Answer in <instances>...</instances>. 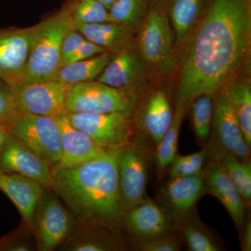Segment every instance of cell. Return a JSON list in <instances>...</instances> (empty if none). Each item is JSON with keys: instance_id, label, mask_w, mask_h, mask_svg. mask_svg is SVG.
<instances>
[{"instance_id": "6da1fadb", "label": "cell", "mask_w": 251, "mask_h": 251, "mask_svg": "<svg viewBox=\"0 0 251 251\" xmlns=\"http://www.w3.org/2000/svg\"><path fill=\"white\" fill-rule=\"evenodd\" d=\"M188 40L176 100L215 94L237 77L250 53L251 0H206Z\"/></svg>"}, {"instance_id": "7a4b0ae2", "label": "cell", "mask_w": 251, "mask_h": 251, "mask_svg": "<svg viewBox=\"0 0 251 251\" xmlns=\"http://www.w3.org/2000/svg\"><path fill=\"white\" fill-rule=\"evenodd\" d=\"M120 150L53 173L52 190L79 226L118 232L125 211L119 184Z\"/></svg>"}, {"instance_id": "3957f363", "label": "cell", "mask_w": 251, "mask_h": 251, "mask_svg": "<svg viewBox=\"0 0 251 251\" xmlns=\"http://www.w3.org/2000/svg\"><path fill=\"white\" fill-rule=\"evenodd\" d=\"M74 23L67 4L31 27L30 45L22 83L56 80L64 34Z\"/></svg>"}, {"instance_id": "277c9868", "label": "cell", "mask_w": 251, "mask_h": 251, "mask_svg": "<svg viewBox=\"0 0 251 251\" xmlns=\"http://www.w3.org/2000/svg\"><path fill=\"white\" fill-rule=\"evenodd\" d=\"M141 94L114 88L97 80L77 84L67 90L64 112L134 114L141 100Z\"/></svg>"}, {"instance_id": "5b68a950", "label": "cell", "mask_w": 251, "mask_h": 251, "mask_svg": "<svg viewBox=\"0 0 251 251\" xmlns=\"http://www.w3.org/2000/svg\"><path fill=\"white\" fill-rule=\"evenodd\" d=\"M77 225L72 213L53 191L46 190L36 208L31 229L37 251L57 249L71 237Z\"/></svg>"}, {"instance_id": "8992f818", "label": "cell", "mask_w": 251, "mask_h": 251, "mask_svg": "<svg viewBox=\"0 0 251 251\" xmlns=\"http://www.w3.org/2000/svg\"><path fill=\"white\" fill-rule=\"evenodd\" d=\"M216 93L211 125L212 137L206 148L208 155L211 160L217 161L226 156L242 161L250 159L251 148L246 142L224 87Z\"/></svg>"}, {"instance_id": "52a82bcc", "label": "cell", "mask_w": 251, "mask_h": 251, "mask_svg": "<svg viewBox=\"0 0 251 251\" xmlns=\"http://www.w3.org/2000/svg\"><path fill=\"white\" fill-rule=\"evenodd\" d=\"M66 113L74 127L84 132L104 150H122L130 143L134 135V114L121 112Z\"/></svg>"}, {"instance_id": "ba28073f", "label": "cell", "mask_w": 251, "mask_h": 251, "mask_svg": "<svg viewBox=\"0 0 251 251\" xmlns=\"http://www.w3.org/2000/svg\"><path fill=\"white\" fill-rule=\"evenodd\" d=\"M173 33L164 9L151 6L138 30L137 50L146 66L159 74L172 67Z\"/></svg>"}, {"instance_id": "9c48e42d", "label": "cell", "mask_w": 251, "mask_h": 251, "mask_svg": "<svg viewBox=\"0 0 251 251\" xmlns=\"http://www.w3.org/2000/svg\"><path fill=\"white\" fill-rule=\"evenodd\" d=\"M147 143L140 135H133L130 143L119 153V184L125 212L147 196L150 159Z\"/></svg>"}, {"instance_id": "30bf717a", "label": "cell", "mask_w": 251, "mask_h": 251, "mask_svg": "<svg viewBox=\"0 0 251 251\" xmlns=\"http://www.w3.org/2000/svg\"><path fill=\"white\" fill-rule=\"evenodd\" d=\"M10 135L32 150L52 167L62 157L60 129L55 118L23 115L7 126Z\"/></svg>"}, {"instance_id": "8fae6325", "label": "cell", "mask_w": 251, "mask_h": 251, "mask_svg": "<svg viewBox=\"0 0 251 251\" xmlns=\"http://www.w3.org/2000/svg\"><path fill=\"white\" fill-rule=\"evenodd\" d=\"M18 115L54 117L64 112L69 86L57 80L11 86Z\"/></svg>"}, {"instance_id": "7c38bea8", "label": "cell", "mask_w": 251, "mask_h": 251, "mask_svg": "<svg viewBox=\"0 0 251 251\" xmlns=\"http://www.w3.org/2000/svg\"><path fill=\"white\" fill-rule=\"evenodd\" d=\"M173 219L166 209L146 196L126 211L122 229L135 242L171 233Z\"/></svg>"}, {"instance_id": "4fadbf2b", "label": "cell", "mask_w": 251, "mask_h": 251, "mask_svg": "<svg viewBox=\"0 0 251 251\" xmlns=\"http://www.w3.org/2000/svg\"><path fill=\"white\" fill-rule=\"evenodd\" d=\"M0 169L23 175L52 189L53 167L10 135L0 150Z\"/></svg>"}, {"instance_id": "5bb4252c", "label": "cell", "mask_w": 251, "mask_h": 251, "mask_svg": "<svg viewBox=\"0 0 251 251\" xmlns=\"http://www.w3.org/2000/svg\"><path fill=\"white\" fill-rule=\"evenodd\" d=\"M30 38L31 27L0 30V78L10 86L23 82Z\"/></svg>"}, {"instance_id": "9a60e30c", "label": "cell", "mask_w": 251, "mask_h": 251, "mask_svg": "<svg viewBox=\"0 0 251 251\" xmlns=\"http://www.w3.org/2000/svg\"><path fill=\"white\" fill-rule=\"evenodd\" d=\"M146 76V64L132 45L115 54L96 80L114 88L142 93Z\"/></svg>"}, {"instance_id": "2e32d148", "label": "cell", "mask_w": 251, "mask_h": 251, "mask_svg": "<svg viewBox=\"0 0 251 251\" xmlns=\"http://www.w3.org/2000/svg\"><path fill=\"white\" fill-rule=\"evenodd\" d=\"M174 113L168 94L157 90L146 99L143 105H138L133 115L134 130L139 135L158 145L171 126Z\"/></svg>"}, {"instance_id": "e0dca14e", "label": "cell", "mask_w": 251, "mask_h": 251, "mask_svg": "<svg viewBox=\"0 0 251 251\" xmlns=\"http://www.w3.org/2000/svg\"><path fill=\"white\" fill-rule=\"evenodd\" d=\"M54 118L60 129L62 153L60 161L53 168V173L92 161L108 151L97 145L84 132L74 127L65 112Z\"/></svg>"}, {"instance_id": "ac0fdd59", "label": "cell", "mask_w": 251, "mask_h": 251, "mask_svg": "<svg viewBox=\"0 0 251 251\" xmlns=\"http://www.w3.org/2000/svg\"><path fill=\"white\" fill-rule=\"evenodd\" d=\"M46 190L35 180L0 169V191L14 203L22 217L23 226L31 232L36 208Z\"/></svg>"}, {"instance_id": "d6986e66", "label": "cell", "mask_w": 251, "mask_h": 251, "mask_svg": "<svg viewBox=\"0 0 251 251\" xmlns=\"http://www.w3.org/2000/svg\"><path fill=\"white\" fill-rule=\"evenodd\" d=\"M204 189V171L192 176L171 177L162 191L166 211L174 221L189 215Z\"/></svg>"}, {"instance_id": "ffe728a7", "label": "cell", "mask_w": 251, "mask_h": 251, "mask_svg": "<svg viewBox=\"0 0 251 251\" xmlns=\"http://www.w3.org/2000/svg\"><path fill=\"white\" fill-rule=\"evenodd\" d=\"M204 175L205 188L224 204L237 227H242L247 206L219 162L211 160Z\"/></svg>"}, {"instance_id": "44dd1931", "label": "cell", "mask_w": 251, "mask_h": 251, "mask_svg": "<svg viewBox=\"0 0 251 251\" xmlns=\"http://www.w3.org/2000/svg\"><path fill=\"white\" fill-rule=\"evenodd\" d=\"M75 27L86 39L113 53L133 45L135 34L129 28L115 22L75 25Z\"/></svg>"}, {"instance_id": "7402d4cb", "label": "cell", "mask_w": 251, "mask_h": 251, "mask_svg": "<svg viewBox=\"0 0 251 251\" xmlns=\"http://www.w3.org/2000/svg\"><path fill=\"white\" fill-rule=\"evenodd\" d=\"M117 232L100 227L77 225L74 233L59 247L69 251H110L125 247L115 236Z\"/></svg>"}, {"instance_id": "603a6c76", "label": "cell", "mask_w": 251, "mask_h": 251, "mask_svg": "<svg viewBox=\"0 0 251 251\" xmlns=\"http://www.w3.org/2000/svg\"><path fill=\"white\" fill-rule=\"evenodd\" d=\"M115 54L107 51L90 58L65 64L59 69L56 80L69 87L96 80Z\"/></svg>"}, {"instance_id": "cb8c5ba5", "label": "cell", "mask_w": 251, "mask_h": 251, "mask_svg": "<svg viewBox=\"0 0 251 251\" xmlns=\"http://www.w3.org/2000/svg\"><path fill=\"white\" fill-rule=\"evenodd\" d=\"M204 4V0H171L168 3L176 46L186 44L202 15Z\"/></svg>"}, {"instance_id": "d4e9b609", "label": "cell", "mask_w": 251, "mask_h": 251, "mask_svg": "<svg viewBox=\"0 0 251 251\" xmlns=\"http://www.w3.org/2000/svg\"><path fill=\"white\" fill-rule=\"evenodd\" d=\"M246 142L251 148V89L249 80L235 77L224 86Z\"/></svg>"}, {"instance_id": "484cf974", "label": "cell", "mask_w": 251, "mask_h": 251, "mask_svg": "<svg viewBox=\"0 0 251 251\" xmlns=\"http://www.w3.org/2000/svg\"><path fill=\"white\" fill-rule=\"evenodd\" d=\"M190 103V102L181 99L176 100V107L171 126L167 130L161 141L156 145L155 159L160 171L168 168L173 158L176 155L180 128L186 108Z\"/></svg>"}, {"instance_id": "4316f807", "label": "cell", "mask_w": 251, "mask_h": 251, "mask_svg": "<svg viewBox=\"0 0 251 251\" xmlns=\"http://www.w3.org/2000/svg\"><path fill=\"white\" fill-rule=\"evenodd\" d=\"M150 9L149 0H117L108 10L114 22L136 32Z\"/></svg>"}, {"instance_id": "83f0119b", "label": "cell", "mask_w": 251, "mask_h": 251, "mask_svg": "<svg viewBox=\"0 0 251 251\" xmlns=\"http://www.w3.org/2000/svg\"><path fill=\"white\" fill-rule=\"evenodd\" d=\"M220 164L227 173L231 182L237 190L247 208L251 204V160L242 161L234 157L226 156L221 158Z\"/></svg>"}, {"instance_id": "f1b7e54d", "label": "cell", "mask_w": 251, "mask_h": 251, "mask_svg": "<svg viewBox=\"0 0 251 251\" xmlns=\"http://www.w3.org/2000/svg\"><path fill=\"white\" fill-rule=\"evenodd\" d=\"M179 226L183 239L188 250L191 251H219L221 250L214 238L202 225L189 215L175 221Z\"/></svg>"}, {"instance_id": "f546056e", "label": "cell", "mask_w": 251, "mask_h": 251, "mask_svg": "<svg viewBox=\"0 0 251 251\" xmlns=\"http://www.w3.org/2000/svg\"><path fill=\"white\" fill-rule=\"evenodd\" d=\"M214 94L198 96L191 102V115L193 130L200 143L206 144L209 139L212 125Z\"/></svg>"}, {"instance_id": "4dcf8cb0", "label": "cell", "mask_w": 251, "mask_h": 251, "mask_svg": "<svg viewBox=\"0 0 251 251\" xmlns=\"http://www.w3.org/2000/svg\"><path fill=\"white\" fill-rule=\"evenodd\" d=\"M66 4L74 25L114 22L108 10L97 0H68Z\"/></svg>"}, {"instance_id": "1f68e13d", "label": "cell", "mask_w": 251, "mask_h": 251, "mask_svg": "<svg viewBox=\"0 0 251 251\" xmlns=\"http://www.w3.org/2000/svg\"><path fill=\"white\" fill-rule=\"evenodd\" d=\"M208 156L206 148L187 156L176 155L169 166L170 176L184 177L201 173Z\"/></svg>"}, {"instance_id": "d6a6232c", "label": "cell", "mask_w": 251, "mask_h": 251, "mask_svg": "<svg viewBox=\"0 0 251 251\" xmlns=\"http://www.w3.org/2000/svg\"><path fill=\"white\" fill-rule=\"evenodd\" d=\"M37 250L32 232L23 226L0 240V251H32Z\"/></svg>"}, {"instance_id": "836d02e7", "label": "cell", "mask_w": 251, "mask_h": 251, "mask_svg": "<svg viewBox=\"0 0 251 251\" xmlns=\"http://www.w3.org/2000/svg\"><path fill=\"white\" fill-rule=\"evenodd\" d=\"M18 116L11 87L0 78V125L7 126Z\"/></svg>"}, {"instance_id": "e575fe53", "label": "cell", "mask_w": 251, "mask_h": 251, "mask_svg": "<svg viewBox=\"0 0 251 251\" xmlns=\"http://www.w3.org/2000/svg\"><path fill=\"white\" fill-rule=\"evenodd\" d=\"M135 249L142 251H178L181 247L177 238L171 233L149 240L135 242Z\"/></svg>"}, {"instance_id": "d590c367", "label": "cell", "mask_w": 251, "mask_h": 251, "mask_svg": "<svg viewBox=\"0 0 251 251\" xmlns=\"http://www.w3.org/2000/svg\"><path fill=\"white\" fill-rule=\"evenodd\" d=\"M85 40V36L77 30L75 25L71 26L63 38L61 47V67L67 63L68 59L80 47Z\"/></svg>"}, {"instance_id": "8d00e7d4", "label": "cell", "mask_w": 251, "mask_h": 251, "mask_svg": "<svg viewBox=\"0 0 251 251\" xmlns=\"http://www.w3.org/2000/svg\"><path fill=\"white\" fill-rule=\"evenodd\" d=\"M104 52H107L106 50L86 39L80 47L68 59L65 64L90 58L97 54L103 53Z\"/></svg>"}, {"instance_id": "74e56055", "label": "cell", "mask_w": 251, "mask_h": 251, "mask_svg": "<svg viewBox=\"0 0 251 251\" xmlns=\"http://www.w3.org/2000/svg\"><path fill=\"white\" fill-rule=\"evenodd\" d=\"M244 234L242 238V251H251V221L248 219L244 223Z\"/></svg>"}, {"instance_id": "f35d334b", "label": "cell", "mask_w": 251, "mask_h": 251, "mask_svg": "<svg viewBox=\"0 0 251 251\" xmlns=\"http://www.w3.org/2000/svg\"><path fill=\"white\" fill-rule=\"evenodd\" d=\"M10 136L9 130L5 126L0 125V150Z\"/></svg>"}, {"instance_id": "ab89813d", "label": "cell", "mask_w": 251, "mask_h": 251, "mask_svg": "<svg viewBox=\"0 0 251 251\" xmlns=\"http://www.w3.org/2000/svg\"><path fill=\"white\" fill-rule=\"evenodd\" d=\"M171 0H149L150 5L151 6H158L164 9L165 6H168V3Z\"/></svg>"}, {"instance_id": "60d3db41", "label": "cell", "mask_w": 251, "mask_h": 251, "mask_svg": "<svg viewBox=\"0 0 251 251\" xmlns=\"http://www.w3.org/2000/svg\"><path fill=\"white\" fill-rule=\"evenodd\" d=\"M100 4H103L107 9H110L112 5L117 1V0H97Z\"/></svg>"}]
</instances>
